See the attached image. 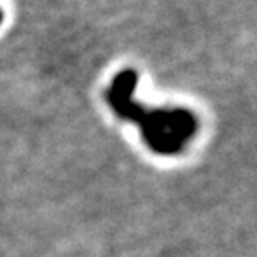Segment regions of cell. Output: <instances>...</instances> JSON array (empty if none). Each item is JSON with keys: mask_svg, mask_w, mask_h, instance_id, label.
Returning a JSON list of instances; mask_svg holds the SVG:
<instances>
[{"mask_svg": "<svg viewBox=\"0 0 257 257\" xmlns=\"http://www.w3.org/2000/svg\"><path fill=\"white\" fill-rule=\"evenodd\" d=\"M0 24H2V11H0Z\"/></svg>", "mask_w": 257, "mask_h": 257, "instance_id": "1", "label": "cell"}]
</instances>
